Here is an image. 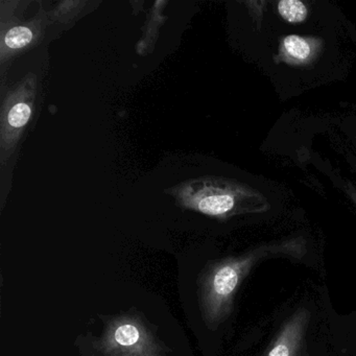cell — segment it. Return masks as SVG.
I'll list each match as a JSON object with an SVG mask.
<instances>
[{
    "label": "cell",
    "mask_w": 356,
    "mask_h": 356,
    "mask_svg": "<svg viewBox=\"0 0 356 356\" xmlns=\"http://www.w3.org/2000/svg\"><path fill=\"white\" fill-rule=\"evenodd\" d=\"M277 9L281 17L289 24H300L307 18V7L299 0H282Z\"/></svg>",
    "instance_id": "6"
},
{
    "label": "cell",
    "mask_w": 356,
    "mask_h": 356,
    "mask_svg": "<svg viewBox=\"0 0 356 356\" xmlns=\"http://www.w3.org/2000/svg\"><path fill=\"white\" fill-rule=\"evenodd\" d=\"M34 39V32L30 26H14L5 35L6 47L10 49H20L30 44Z\"/></svg>",
    "instance_id": "7"
},
{
    "label": "cell",
    "mask_w": 356,
    "mask_h": 356,
    "mask_svg": "<svg viewBox=\"0 0 356 356\" xmlns=\"http://www.w3.org/2000/svg\"><path fill=\"white\" fill-rule=\"evenodd\" d=\"M318 43L310 39L302 38L296 35L285 37L280 45L281 61L291 65H302L312 60L316 51Z\"/></svg>",
    "instance_id": "4"
},
{
    "label": "cell",
    "mask_w": 356,
    "mask_h": 356,
    "mask_svg": "<svg viewBox=\"0 0 356 356\" xmlns=\"http://www.w3.org/2000/svg\"><path fill=\"white\" fill-rule=\"evenodd\" d=\"M32 115V108L26 102H19L12 106L8 112V124L13 129L24 128Z\"/></svg>",
    "instance_id": "8"
},
{
    "label": "cell",
    "mask_w": 356,
    "mask_h": 356,
    "mask_svg": "<svg viewBox=\"0 0 356 356\" xmlns=\"http://www.w3.org/2000/svg\"><path fill=\"white\" fill-rule=\"evenodd\" d=\"M247 187L220 179H199L185 185L180 200L186 208L210 216H229L243 207V200L255 195Z\"/></svg>",
    "instance_id": "1"
},
{
    "label": "cell",
    "mask_w": 356,
    "mask_h": 356,
    "mask_svg": "<svg viewBox=\"0 0 356 356\" xmlns=\"http://www.w3.org/2000/svg\"><path fill=\"white\" fill-rule=\"evenodd\" d=\"M97 348L104 356H163L151 331L134 316L108 323Z\"/></svg>",
    "instance_id": "3"
},
{
    "label": "cell",
    "mask_w": 356,
    "mask_h": 356,
    "mask_svg": "<svg viewBox=\"0 0 356 356\" xmlns=\"http://www.w3.org/2000/svg\"><path fill=\"white\" fill-rule=\"evenodd\" d=\"M249 262V259L225 260L204 274L200 300L204 318L208 324H216L228 312Z\"/></svg>",
    "instance_id": "2"
},
{
    "label": "cell",
    "mask_w": 356,
    "mask_h": 356,
    "mask_svg": "<svg viewBox=\"0 0 356 356\" xmlns=\"http://www.w3.org/2000/svg\"><path fill=\"white\" fill-rule=\"evenodd\" d=\"M305 314L296 316L285 326L268 356H293L301 339Z\"/></svg>",
    "instance_id": "5"
}]
</instances>
